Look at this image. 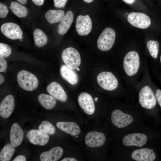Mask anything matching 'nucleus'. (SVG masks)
I'll use <instances>...</instances> for the list:
<instances>
[{
	"mask_svg": "<svg viewBox=\"0 0 161 161\" xmlns=\"http://www.w3.org/2000/svg\"><path fill=\"white\" fill-rule=\"evenodd\" d=\"M7 67L6 61L4 58L0 56V72H2L5 71Z\"/></svg>",
	"mask_w": 161,
	"mask_h": 161,
	"instance_id": "32",
	"label": "nucleus"
},
{
	"mask_svg": "<svg viewBox=\"0 0 161 161\" xmlns=\"http://www.w3.org/2000/svg\"><path fill=\"white\" fill-rule=\"evenodd\" d=\"M160 63H161V55H160Z\"/></svg>",
	"mask_w": 161,
	"mask_h": 161,
	"instance_id": "45",
	"label": "nucleus"
},
{
	"mask_svg": "<svg viewBox=\"0 0 161 161\" xmlns=\"http://www.w3.org/2000/svg\"><path fill=\"white\" fill-rule=\"evenodd\" d=\"M76 69V70H77L78 71H79L80 70V69L78 67H77Z\"/></svg>",
	"mask_w": 161,
	"mask_h": 161,
	"instance_id": "42",
	"label": "nucleus"
},
{
	"mask_svg": "<svg viewBox=\"0 0 161 161\" xmlns=\"http://www.w3.org/2000/svg\"><path fill=\"white\" fill-rule=\"evenodd\" d=\"M23 38V37L22 36L21 37V38H20L19 39L20 41H22Z\"/></svg>",
	"mask_w": 161,
	"mask_h": 161,
	"instance_id": "44",
	"label": "nucleus"
},
{
	"mask_svg": "<svg viewBox=\"0 0 161 161\" xmlns=\"http://www.w3.org/2000/svg\"><path fill=\"white\" fill-rule=\"evenodd\" d=\"M75 28L78 33L80 35H86L92 28L91 19L89 15H79L77 18Z\"/></svg>",
	"mask_w": 161,
	"mask_h": 161,
	"instance_id": "12",
	"label": "nucleus"
},
{
	"mask_svg": "<svg viewBox=\"0 0 161 161\" xmlns=\"http://www.w3.org/2000/svg\"><path fill=\"white\" fill-rule=\"evenodd\" d=\"M11 49L10 47L7 44L0 43V56L4 58L8 57L11 54Z\"/></svg>",
	"mask_w": 161,
	"mask_h": 161,
	"instance_id": "30",
	"label": "nucleus"
},
{
	"mask_svg": "<svg viewBox=\"0 0 161 161\" xmlns=\"http://www.w3.org/2000/svg\"><path fill=\"white\" fill-rule=\"evenodd\" d=\"M139 100L141 106L147 109H151L156 104L155 95L151 88L148 86L143 87L139 94Z\"/></svg>",
	"mask_w": 161,
	"mask_h": 161,
	"instance_id": "6",
	"label": "nucleus"
},
{
	"mask_svg": "<svg viewBox=\"0 0 161 161\" xmlns=\"http://www.w3.org/2000/svg\"><path fill=\"white\" fill-rule=\"evenodd\" d=\"M97 80L101 88L109 91L115 90L118 84L116 78L109 72H102L99 73L97 76Z\"/></svg>",
	"mask_w": 161,
	"mask_h": 161,
	"instance_id": "5",
	"label": "nucleus"
},
{
	"mask_svg": "<svg viewBox=\"0 0 161 161\" xmlns=\"http://www.w3.org/2000/svg\"><path fill=\"white\" fill-rule=\"evenodd\" d=\"M9 8L13 13L18 17H24L27 15L28 10L27 8L18 2H12Z\"/></svg>",
	"mask_w": 161,
	"mask_h": 161,
	"instance_id": "25",
	"label": "nucleus"
},
{
	"mask_svg": "<svg viewBox=\"0 0 161 161\" xmlns=\"http://www.w3.org/2000/svg\"><path fill=\"white\" fill-rule=\"evenodd\" d=\"M123 68L126 73L132 76L138 72L140 65L138 54L134 51H130L126 55L123 60Z\"/></svg>",
	"mask_w": 161,
	"mask_h": 161,
	"instance_id": "2",
	"label": "nucleus"
},
{
	"mask_svg": "<svg viewBox=\"0 0 161 161\" xmlns=\"http://www.w3.org/2000/svg\"><path fill=\"white\" fill-rule=\"evenodd\" d=\"M9 13V10L7 6L4 4L0 3V17L5 18Z\"/></svg>",
	"mask_w": 161,
	"mask_h": 161,
	"instance_id": "31",
	"label": "nucleus"
},
{
	"mask_svg": "<svg viewBox=\"0 0 161 161\" xmlns=\"http://www.w3.org/2000/svg\"><path fill=\"white\" fill-rule=\"evenodd\" d=\"M95 102H97V100H98V98H97V97H95Z\"/></svg>",
	"mask_w": 161,
	"mask_h": 161,
	"instance_id": "43",
	"label": "nucleus"
},
{
	"mask_svg": "<svg viewBox=\"0 0 161 161\" xmlns=\"http://www.w3.org/2000/svg\"><path fill=\"white\" fill-rule=\"evenodd\" d=\"M33 36L35 44L38 47H42L47 42V35L42 30L36 28L34 30Z\"/></svg>",
	"mask_w": 161,
	"mask_h": 161,
	"instance_id": "26",
	"label": "nucleus"
},
{
	"mask_svg": "<svg viewBox=\"0 0 161 161\" xmlns=\"http://www.w3.org/2000/svg\"><path fill=\"white\" fill-rule=\"evenodd\" d=\"M33 3L37 6H41L44 3V0H32Z\"/></svg>",
	"mask_w": 161,
	"mask_h": 161,
	"instance_id": "36",
	"label": "nucleus"
},
{
	"mask_svg": "<svg viewBox=\"0 0 161 161\" xmlns=\"http://www.w3.org/2000/svg\"><path fill=\"white\" fill-rule=\"evenodd\" d=\"M86 145L91 148H97L102 146L106 140L104 134L96 131H90L86 134L85 137Z\"/></svg>",
	"mask_w": 161,
	"mask_h": 161,
	"instance_id": "11",
	"label": "nucleus"
},
{
	"mask_svg": "<svg viewBox=\"0 0 161 161\" xmlns=\"http://www.w3.org/2000/svg\"><path fill=\"white\" fill-rule=\"evenodd\" d=\"M124 1L129 4H131L134 3L135 0H123Z\"/></svg>",
	"mask_w": 161,
	"mask_h": 161,
	"instance_id": "38",
	"label": "nucleus"
},
{
	"mask_svg": "<svg viewBox=\"0 0 161 161\" xmlns=\"http://www.w3.org/2000/svg\"><path fill=\"white\" fill-rule=\"evenodd\" d=\"M127 20L132 26L142 29L147 28L151 24V20L149 17L141 13H130L127 17Z\"/></svg>",
	"mask_w": 161,
	"mask_h": 161,
	"instance_id": "7",
	"label": "nucleus"
},
{
	"mask_svg": "<svg viewBox=\"0 0 161 161\" xmlns=\"http://www.w3.org/2000/svg\"><path fill=\"white\" fill-rule=\"evenodd\" d=\"M60 72L62 78L71 84L75 85L78 83L79 80L78 75L74 70L63 64L60 67Z\"/></svg>",
	"mask_w": 161,
	"mask_h": 161,
	"instance_id": "18",
	"label": "nucleus"
},
{
	"mask_svg": "<svg viewBox=\"0 0 161 161\" xmlns=\"http://www.w3.org/2000/svg\"><path fill=\"white\" fill-rule=\"evenodd\" d=\"M77 160L73 157H65L61 161H77Z\"/></svg>",
	"mask_w": 161,
	"mask_h": 161,
	"instance_id": "37",
	"label": "nucleus"
},
{
	"mask_svg": "<svg viewBox=\"0 0 161 161\" xmlns=\"http://www.w3.org/2000/svg\"><path fill=\"white\" fill-rule=\"evenodd\" d=\"M61 58L65 64L71 69H76L80 65V54L73 47H69L64 49L62 53Z\"/></svg>",
	"mask_w": 161,
	"mask_h": 161,
	"instance_id": "4",
	"label": "nucleus"
},
{
	"mask_svg": "<svg viewBox=\"0 0 161 161\" xmlns=\"http://www.w3.org/2000/svg\"><path fill=\"white\" fill-rule=\"evenodd\" d=\"M155 96L156 100L161 108V90L160 89L156 91Z\"/></svg>",
	"mask_w": 161,
	"mask_h": 161,
	"instance_id": "34",
	"label": "nucleus"
},
{
	"mask_svg": "<svg viewBox=\"0 0 161 161\" xmlns=\"http://www.w3.org/2000/svg\"><path fill=\"white\" fill-rule=\"evenodd\" d=\"M111 120L115 126L119 128H123L131 124L133 118L130 115L125 113L120 110L116 109L112 113Z\"/></svg>",
	"mask_w": 161,
	"mask_h": 161,
	"instance_id": "8",
	"label": "nucleus"
},
{
	"mask_svg": "<svg viewBox=\"0 0 161 161\" xmlns=\"http://www.w3.org/2000/svg\"><path fill=\"white\" fill-rule=\"evenodd\" d=\"M65 15V12L63 10H50L46 13L45 17L49 23L53 24L61 21Z\"/></svg>",
	"mask_w": 161,
	"mask_h": 161,
	"instance_id": "23",
	"label": "nucleus"
},
{
	"mask_svg": "<svg viewBox=\"0 0 161 161\" xmlns=\"http://www.w3.org/2000/svg\"><path fill=\"white\" fill-rule=\"evenodd\" d=\"M20 3L22 4H26L27 2V0H16Z\"/></svg>",
	"mask_w": 161,
	"mask_h": 161,
	"instance_id": "39",
	"label": "nucleus"
},
{
	"mask_svg": "<svg viewBox=\"0 0 161 161\" xmlns=\"http://www.w3.org/2000/svg\"><path fill=\"white\" fill-rule=\"evenodd\" d=\"M38 100L43 107L46 109H51L55 106V99L51 95L41 94L38 97Z\"/></svg>",
	"mask_w": 161,
	"mask_h": 161,
	"instance_id": "24",
	"label": "nucleus"
},
{
	"mask_svg": "<svg viewBox=\"0 0 161 161\" xmlns=\"http://www.w3.org/2000/svg\"><path fill=\"white\" fill-rule=\"evenodd\" d=\"M26 136L31 143L41 146L47 143L49 139L48 134L37 129L29 130L27 132Z\"/></svg>",
	"mask_w": 161,
	"mask_h": 161,
	"instance_id": "14",
	"label": "nucleus"
},
{
	"mask_svg": "<svg viewBox=\"0 0 161 161\" xmlns=\"http://www.w3.org/2000/svg\"><path fill=\"white\" fill-rule=\"evenodd\" d=\"M47 90L51 95L58 100L63 102L67 100L68 97L66 92L57 82H51L47 87Z\"/></svg>",
	"mask_w": 161,
	"mask_h": 161,
	"instance_id": "16",
	"label": "nucleus"
},
{
	"mask_svg": "<svg viewBox=\"0 0 161 161\" xmlns=\"http://www.w3.org/2000/svg\"><path fill=\"white\" fill-rule=\"evenodd\" d=\"M73 18L72 11L69 10L66 13L58 26L57 31L59 34L63 35L66 33L72 23Z\"/></svg>",
	"mask_w": 161,
	"mask_h": 161,
	"instance_id": "22",
	"label": "nucleus"
},
{
	"mask_svg": "<svg viewBox=\"0 0 161 161\" xmlns=\"http://www.w3.org/2000/svg\"><path fill=\"white\" fill-rule=\"evenodd\" d=\"M78 103L85 113L88 115H92L95 110L94 100L89 94L83 92L80 93L78 97Z\"/></svg>",
	"mask_w": 161,
	"mask_h": 161,
	"instance_id": "13",
	"label": "nucleus"
},
{
	"mask_svg": "<svg viewBox=\"0 0 161 161\" xmlns=\"http://www.w3.org/2000/svg\"><path fill=\"white\" fill-rule=\"evenodd\" d=\"M116 34L111 28H106L99 36L97 41L98 49L103 51L110 50L113 47L115 39Z\"/></svg>",
	"mask_w": 161,
	"mask_h": 161,
	"instance_id": "3",
	"label": "nucleus"
},
{
	"mask_svg": "<svg viewBox=\"0 0 161 161\" xmlns=\"http://www.w3.org/2000/svg\"><path fill=\"white\" fill-rule=\"evenodd\" d=\"M84 2L87 3H89L93 1V0H83Z\"/></svg>",
	"mask_w": 161,
	"mask_h": 161,
	"instance_id": "41",
	"label": "nucleus"
},
{
	"mask_svg": "<svg viewBox=\"0 0 161 161\" xmlns=\"http://www.w3.org/2000/svg\"><path fill=\"white\" fill-rule=\"evenodd\" d=\"M15 151V148L11 143L6 144L0 153L1 161H9L12 157Z\"/></svg>",
	"mask_w": 161,
	"mask_h": 161,
	"instance_id": "27",
	"label": "nucleus"
},
{
	"mask_svg": "<svg viewBox=\"0 0 161 161\" xmlns=\"http://www.w3.org/2000/svg\"><path fill=\"white\" fill-rule=\"evenodd\" d=\"M13 161H26V159L25 156L22 155H19L16 157L13 160Z\"/></svg>",
	"mask_w": 161,
	"mask_h": 161,
	"instance_id": "35",
	"label": "nucleus"
},
{
	"mask_svg": "<svg viewBox=\"0 0 161 161\" xmlns=\"http://www.w3.org/2000/svg\"><path fill=\"white\" fill-rule=\"evenodd\" d=\"M146 46L151 56L156 58L158 56L159 50V44L158 41L150 40L147 41Z\"/></svg>",
	"mask_w": 161,
	"mask_h": 161,
	"instance_id": "28",
	"label": "nucleus"
},
{
	"mask_svg": "<svg viewBox=\"0 0 161 161\" xmlns=\"http://www.w3.org/2000/svg\"><path fill=\"white\" fill-rule=\"evenodd\" d=\"M15 106L14 98L11 95L5 97L0 104V115L4 118L9 117L13 112Z\"/></svg>",
	"mask_w": 161,
	"mask_h": 161,
	"instance_id": "15",
	"label": "nucleus"
},
{
	"mask_svg": "<svg viewBox=\"0 0 161 161\" xmlns=\"http://www.w3.org/2000/svg\"><path fill=\"white\" fill-rule=\"evenodd\" d=\"M147 137L145 134L140 133L130 134L124 136L122 140L124 145L126 146L141 147L147 141Z\"/></svg>",
	"mask_w": 161,
	"mask_h": 161,
	"instance_id": "10",
	"label": "nucleus"
},
{
	"mask_svg": "<svg viewBox=\"0 0 161 161\" xmlns=\"http://www.w3.org/2000/svg\"><path fill=\"white\" fill-rule=\"evenodd\" d=\"M1 31L6 37L12 40L19 39L23 35V32L20 26L12 22L3 24L1 27Z\"/></svg>",
	"mask_w": 161,
	"mask_h": 161,
	"instance_id": "9",
	"label": "nucleus"
},
{
	"mask_svg": "<svg viewBox=\"0 0 161 161\" xmlns=\"http://www.w3.org/2000/svg\"><path fill=\"white\" fill-rule=\"evenodd\" d=\"M55 7L58 8L64 7L67 0H53Z\"/></svg>",
	"mask_w": 161,
	"mask_h": 161,
	"instance_id": "33",
	"label": "nucleus"
},
{
	"mask_svg": "<svg viewBox=\"0 0 161 161\" xmlns=\"http://www.w3.org/2000/svg\"><path fill=\"white\" fill-rule=\"evenodd\" d=\"M10 140L11 144L15 147L19 146L23 140L24 134L23 130L17 123L12 126L10 132Z\"/></svg>",
	"mask_w": 161,
	"mask_h": 161,
	"instance_id": "21",
	"label": "nucleus"
},
{
	"mask_svg": "<svg viewBox=\"0 0 161 161\" xmlns=\"http://www.w3.org/2000/svg\"><path fill=\"white\" fill-rule=\"evenodd\" d=\"M39 130L47 134L52 135L55 134L56 129L54 126L47 121L41 122L38 127Z\"/></svg>",
	"mask_w": 161,
	"mask_h": 161,
	"instance_id": "29",
	"label": "nucleus"
},
{
	"mask_svg": "<svg viewBox=\"0 0 161 161\" xmlns=\"http://www.w3.org/2000/svg\"><path fill=\"white\" fill-rule=\"evenodd\" d=\"M17 80L19 86L26 91H33L38 85V80L36 76L25 70H21L18 73Z\"/></svg>",
	"mask_w": 161,
	"mask_h": 161,
	"instance_id": "1",
	"label": "nucleus"
},
{
	"mask_svg": "<svg viewBox=\"0 0 161 161\" xmlns=\"http://www.w3.org/2000/svg\"><path fill=\"white\" fill-rule=\"evenodd\" d=\"M131 158L137 161H153L155 159L156 155L153 149L143 148L133 151Z\"/></svg>",
	"mask_w": 161,
	"mask_h": 161,
	"instance_id": "17",
	"label": "nucleus"
},
{
	"mask_svg": "<svg viewBox=\"0 0 161 161\" xmlns=\"http://www.w3.org/2000/svg\"><path fill=\"white\" fill-rule=\"evenodd\" d=\"M4 80V79L3 76L1 74H0V84H1L3 83Z\"/></svg>",
	"mask_w": 161,
	"mask_h": 161,
	"instance_id": "40",
	"label": "nucleus"
},
{
	"mask_svg": "<svg viewBox=\"0 0 161 161\" xmlns=\"http://www.w3.org/2000/svg\"><path fill=\"white\" fill-rule=\"evenodd\" d=\"M63 152L61 147H55L48 151L42 153L40 159L41 161H56L61 157Z\"/></svg>",
	"mask_w": 161,
	"mask_h": 161,
	"instance_id": "20",
	"label": "nucleus"
},
{
	"mask_svg": "<svg viewBox=\"0 0 161 161\" xmlns=\"http://www.w3.org/2000/svg\"><path fill=\"white\" fill-rule=\"evenodd\" d=\"M56 125L58 128L72 136L79 134L81 131L79 126L75 123L72 121H60Z\"/></svg>",
	"mask_w": 161,
	"mask_h": 161,
	"instance_id": "19",
	"label": "nucleus"
}]
</instances>
